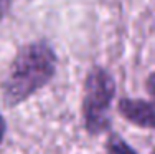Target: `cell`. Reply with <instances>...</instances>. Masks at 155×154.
Masks as SVG:
<instances>
[{
	"mask_svg": "<svg viewBox=\"0 0 155 154\" xmlns=\"http://www.w3.org/2000/svg\"><path fill=\"white\" fill-rule=\"evenodd\" d=\"M56 70L54 51L45 42L25 45L13 58L2 83V96L7 106H17L53 78Z\"/></svg>",
	"mask_w": 155,
	"mask_h": 154,
	"instance_id": "6da1fadb",
	"label": "cell"
},
{
	"mask_svg": "<svg viewBox=\"0 0 155 154\" xmlns=\"http://www.w3.org/2000/svg\"><path fill=\"white\" fill-rule=\"evenodd\" d=\"M114 93H116L114 80L104 68H93L87 73L84 83L83 113L86 129L91 134H99L107 128L109 108Z\"/></svg>",
	"mask_w": 155,
	"mask_h": 154,
	"instance_id": "7a4b0ae2",
	"label": "cell"
},
{
	"mask_svg": "<svg viewBox=\"0 0 155 154\" xmlns=\"http://www.w3.org/2000/svg\"><path fill=\"white\" fill-rule=\"evenodd\" d=\"M119 113L127 121L142 128L155 129V106L143 100L124 98L119 101Z\"/></svg>",
	"mask_w": 155,
	"mask_h": 154,
	"instance_id": "3957f363",
	"label": "cell"
},
{
	"mask_svg": "<svg viewBox=\"0 0 155 154\" xmlns=\"http://www.w3.org/2000/svg\"><path fill=\"white\" fill-rule=\"evenodd\" d=\"M106 152L107 154H135V151L119 136V134H112V136L107 139Z\"/></svg>",
	"mask_w": 155,
	"mask_h": 154,
	"instance_id": "277c9868",
	"label": "cell"
},
{
	"mask_svg": "<svg viewBox=\"0 0 155 154\" xmlns=\"http://www.w3.org/2000/svg\"><path fill=\"white\" fill-rule=\"evenodd\" d=\"M147 91H149V94L155 101V73H152V75L147 78Z\"/></svg>",
	"mask_w": 155,
	"mask_h": 154,
	"instance_id": "5b68a950",
	"label": "cell"
},
{
	"mask_svg": "<svg viewBox=\"0 0 155 154\" xmlns=\"http://www.w3.org/2000/svg\"><path fill=\"white\" fill-rule=\"evenodd\" d=\"M10 3H12V0H0V20L7 15V12L10 9Z\"/></svg>",
	"mask_w": 155,
	"mask_h": 154,
	"instance_id": "8992f818",
	"label": "cell"
},
{
	"mask_svg": "<svg viewBox=\"0 0 155 154\" xmlns=\"http://www.w3.org/2000/svg\"><path fill=\"white\" fill-rule=\"evenodd\" d=\"M3 134H5V119L0 116V142L3 139Z\"/></svg>",
	"mask_w": 155,
	"mask_h": 154,
	"instance_id": "52a82bcc",
	"label": "cell"
},
{
	"mask_svg": "<svg viewBox=\"0 0 155 154\" xmlns=\"http://www.w3.org/2000/svg\"><path fill=\"white\" fill-rule=\"evenodd\" d=\"M153 154H155V152H153Z\"/></svg>",
	"mask_w": 155,
	"mask_h": 154,
	"instance_id": "ba28073f",
	"label": "cell"
}]
</instances>
